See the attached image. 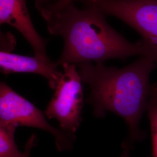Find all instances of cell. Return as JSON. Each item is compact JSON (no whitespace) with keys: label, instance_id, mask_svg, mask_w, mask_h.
<instances>
[{"label":"cell","instance_id":"obj_10","mask_svg":"<svg viewBox=\"0 0 157 157\" xmlns=\"http://www.w3.org/2000/svg\"><path fill=\"white\" fill-rule=\"evenodd\" d=\"M38 142V139L36 135L32 134L26 141L22 154L20 157H30L31 152L34 147L36 146Z\"/></svg>","mask_w":157,"mask_h":157},{"label":"cell","instance_id":"obj_1","mask_svg":"<svg viewBox=\"0 0 157 157\" xmlns=\"http://www.w3.org/2000/svg\"><path fill=\"white\" fill-rule=\"evenodd\" d=\"M87 4L83 9L77 8L73 2L57 9L35 4L49 33L63 40L62 53L56 61L58 66L144 56L140 40L134 43L128 40L108 24L98 6Z\"/></svg>","mask_w":157,"mask_h":157},{"label":"cell","instance_id":"obj_5","mask_svg":"<svg viewBox=\"0 0 157 157\" xmlns=\"http://www.w3.org/2000/svg\"><path fill=\"white\" fill-rule=\"evenodd\" d=\"M62 66V76L44 113L49 119H56L61 129L75 133L82 121V81L76 65L64 63Z\"/></svg>","mask_w":157,"mask_h":157},{"label":"cell","instance_id":"obj_11","mask_svg":"<svg viewBox=\"0 0 157 157\" xmlns=\"http://www.w3.org/2000/svg\"><path fill=\"white\" fill-rule=\"evenodd\" d=\"M75 0H56L54 2H48L45 4H44L45 6H48L49 8H51L52 9H57L59 8H61L63 6H65L69 2H73ZM83 1H90V0H83Z\"/></svg>","mask_w":157,"mask_h":157},{"label":"cell","instance_id":"obj_8","mask_svg":"<svg viewBox=\"0 0 157 157\" xmlns=\"http://www.w3.org/2000/svg\"><path fill=\"white\" fill-rule=\"evenodd\" d=\"M19 126L16 123L0 122V157H20L22 154L17 148L15 133Z\"/></svg>","mask_w":157,"mask_h":157},{"label":"cell","instance_id":"obj_9","mask_svg":"<svg viewBox=\"0 0 157 157\" xmlns=\"http://www.w3.org/2000/svg\"><path fill=\"white\" fill-rule=\"evenodd\" d=\"M147 111L150 123L153 156L157 157V102L150 98Z\"/></svg>","mask_w":157,"mask_h":157},{"label":"cell","instance_id":"obj_2","mask_svg":"<svg viewBox=\"0 0 157 157\" xmlns=\"http://www.w3.org/2000/svg\"><path fill=\"white\" fill-rule=\"evenodd\" d=\"M76 66L82 82L90 87L86 102L93 108L95 118H103L107 112L116 114L128 126L126 141L130 146L142 139L140 124L150 100V76L156 67L153 61L141 56L122 68L92 62Z\"/></svg>","mask_w":157,"mask_h":157},{"label":"cell","instance_id":"obj_14","mask_svg":"<svg viewBox=\"0 0 157 157\" xmlns=\"http://www.w3.org/2000/svg\"><path fill=\"white\" fill-rule=\"evenodd\" d=\"M56 0H36V4H45L48 2H54Z\"/></svg>","mask_w":157,"mask_h":157},{"label":"cell","instance_id":"obj_7","mask_svg":"<svg viewBox=\"0 0 157 157\" xmlns=\"http://www.w3.org/2000/svg\"><path fill=\"white\" fill-rule=\"evenodd\" d=\"M56 63L50 59L29 56L1 51V72L5 75L13 73H32L45 78L51 89L55 90L62 72L58 69Z\"/></svg>","mask_w":157,"mask_h":157},{"label":"cell","instance_id":"obj_3","mask_svg":"<svg viewBox=\"0 0 157 157\" xmlns=\"http://www.w3.org/2000/svg\"><path fill=\"white\" fill-rule=\"evenodd\" d=\"M105 15L115 17L141 36L144 56L157 67V0H90Z\"/></svg>","mask_w":157,"mask_h":157},{"label":"cell","instance_id":"obj_6","mask_svg":"<svg viewBox=\"0 0 157 157\" xmlns=\"http://www.w3.org/2000/svg\"><path fill=\"white\" fill-rule=\"evenodd\" d=\"M0 23L10 25L22 34L32 47L34 56L50 59L46 50L48 40L43 39L34 27L26 0H0Z\"/></svg>","mask_w":157,"mask_h":157},{"label":"cell","instance_id":"obj_13","mask_svg":"<svg viewBox=\"0 0 157 157\" xmlns=\"http://www.w3.org/2000/svg\"><path fill=\"white\" fill-rule=\"evenodd\" d=\"M150 98L157 102V83L151 85Z\"/></svg>","mask_w":157,"mask_h":157},{"label":"cell","instance_id":"obj_4","mask_svg":"<svg viewBox=\"0 0 157 157\" xmlns=\"http://www.w3.org/2000/svg\"><path fill=\"white\" fill-rule=\"evenodd\" d=\"M0 122L16 123L19 126L46 131L54 136L59 151L72 150L76 141L75 133L52 126L45 113L4 82L0 83Z\"/></svg>","mask_w":157,"mask_h":157},{"label":"cell","instance_id":"obj_12","mask_svg":"<svg viewBox=\"0 0 157 157\" xmlns=\"http://www.w3.org/2000/svg\"><path fill=\"white\" fill-rule=\"evenodd\" d=\"M122 151L119 157H130V145L126 140L123 141L122 143Z\"/></svg>","mask_w":157,"mask_h":157}]
</instances>
